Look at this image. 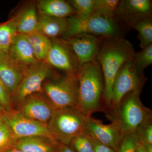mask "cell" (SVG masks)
Instances as JSON below:
<instances>
[{
    "mask_svg": "<svg viewBox=\"0 0 152 152\" xmlns=\"http://www.w3.org/2000/svg\"><path fill=\"white\" fill-rule=\"evenodd\" d=\"M135 52L133 45L124 37L102 39L96 61L100 65L103 76L104 110L110 106L113 83L117 72L125 63L132 60Z\"/></svg>",
    "mask_w": 152,
    "mask_h": 152,
    "instance_id": "6da1fadb",
    "label": "cell"
},
{
    "mask_svg": "<svg viewBox=\"0 0 152 152\" xmlns=\"http://www.w3.org/2000/svg\"><path fill=\"white\" fill-rule=\"evenodd\" d=\"M78 98L77 108L90 117L103 110L104 81L100 65L96 61L81 66L77 76Z\"/></svg>",
    "mask_w": 152,
    "mask_h": 152,
    "instance_id": "7a4b0ae2",
    "label": "cell"
},
{
    "mask_svg": "<svg viewBox=\"0 0 152 152\" xmlns=\"http://www.w3.org/2000/svg\"><path fill=\"white\" fill-rule=\"evenodd\" d=\"M141 92L125 95L116 107L105 112L112 123L116 125L122 136L137 132L142 125L152 120V111L140 99Z\"/></svg>",
    "mask_w": 152,
    "mask_h": 152,
    "instance_id": "3957f363",
    "label": "cell"
},
{
    "mask_svg": "<svg viewBox=\"0 0 152 152\" xmlns=\"http://www.w3.org/2000/svg\"><path fill=\"white\" fill-rule=\"evenodd\" d=\"M89 118L76 107H68L57 109L47 124L57 142L69 145L73 139L86 132Z\"/></svg>",
    "mask_w": 152,
    "mask_h": 152,
    "instance_id": "277c9868",
    "label": "cell"
},
{
    "mask_svg": "<svg viewBox=\"0 0 152 152\" xmlns=\"http://www.w3.org/2000/svg\"><path fill=\"white\" fill-rule=\"evenodd\" d=\"M69 28L63 39L80 34L93 35L103 38L124 37L127 29L114 18L92 16L80 18L76 15L67 18Z\"/></svg>",
    "mask_w": 152,
    "mask_h": 152,
    "instance_id": "5b68a950",
    "label": "cell"
},
{
    "mask_svg": "<svg viewBox=\"0 0 152 152\" xmlns=\"http://www.w3.org/2000/svg\"><path fill=\"white\" fill-rule=\"evenodd\" d=\"M42 88L44 94L57 109L77 107L78 98L77 77L58 75L46 80Z\"/></svg>",
    "mask_w": 152,
    "mask_h": 152,
    "instance_id": "8992f818",
    "label": "cell"
},
{
    "mask_svg": "<svg viewBox=\"0 0 152 152\" xmlns=\"http://www.w3.org/2000/svg\"><path fill=\"white\" fill-rule=\"evenodd\" d=\"M146 80L145 75H140L138 73L132 60L126 62L120 68L114 79L110 106L105 111L116 107L123 97L128 93L141 92Z\"/></svg>",
    "mask_w": 152,
    "mask_h": 152,
    "instance_id": "52a82bcc",
    "label": "cell"
},
{
    "mask_svg": "<svg viewBox=\"0 0 152 152\" xmlns=\"http://www.w3.org/2000/svg\"><path fill=\"white\" fill-rule=\"evenodd\" d=\"M55 73L53 68L45 62L37 61L28 67L23 78L12 96L13 105L16 106L29 95L44 93L43 83L47 79L53 77Z\"/></svg>",
    "mask_w": 152,
    "mask_h": 152,
    "instance_id": "ba28073f",
    "label": "cell"
},
{
    "mask_svg": "<svg viewBox=\"0 0 152 152\" xmlns=\"http://www.w3.org/2000/svg\"><path fill=\"white\" fill-rule=\"evenodd\" d=\"M51 39V46L45 62L64 72L66 75L77 77L81 65L67 42L62 38Z\"/></svg>",
    "mask_w": 152,
    "mask_h": 152,
    "instance_id": "9c48e42d",
    "label": "cell"
},
{
    "mask_svg": "<svg viewBox=\"0 0 152 152\" xmlns=\"http://www.w3.org/2000/svg\"><path fill=\"white\" fill-rule=\"evenodd\" d=\"M2 119L10 128L15 138L43 136L56 140L50 132L47 124L27 118L15 109L6 112Z\"/></svg>",
    "mask_w": 152,
    "mask_h": 152,
    "instance_id": "30bf717a",
    "label": "cell"
},
{
    "mask_svg": "<svg viewBox=\"0 0 152 152\" xmlns=\"http://www.w3.org/2000/svg\"><path fill=\"white\" fill-rule=\"evenodd\" d=\"M152 1L151 0H121L113 18L127 29L132 28L137 22L152 18Z\"/></svg>",
    "mask_w": 152,
    "mask_h": 152,
    "instance_id": "8fae6325",
    "label": "cell"
},
{
    "mask_svg": "<svg viewBox=\"0 0 152 152\" xmlns=\"http://www.w3.org/2000/svg\"><path fill=\"white\" fill-rule=\"evenodd\" d=\"M57 109L44 93H36L25 98L15 110L27 118L47 124Z\"/></svg>",
    "mask_w": 152,
    "mask_h": 152,
    "instance_id": "7c38bea8",
    "label": "cell"
},
{
    "mask_svg": "<svg viewBox=\"0 0 152 152\" xmlns=\"http://www.w3.org/2000/svg\"><path fill=\"white\" fill-rule=\"evenodd\" d=\"M102 39L93 35L83 34L65 40L72 48L81 66L86 63L96 61Z\"/></svg>",
    "mask_w": 152,
    "mask_h": 152,
    "instance_id": "4fadbf2b",
    "label": "cell"
},
{
    "mask_svg": "<svg viewBox=\"0 0 152 152\" xmlns=\"http://www.w3.org/2000/svg\"><path fill=\"white\" fill-rule=\"evenodd\" d=\"M86 133L92 138L117 151L122 136L119 129L113 123L104 124L101 120L90 117Z\"/></svg>",
    "mask_w": 152,
    "mask_h": 152,
    "instance_id": "5bb4252c",
    "label": "cell"
},
{
    "mask_svg": "<svg viewBox=\"0 0 152 152\" xmlns=\"http://www.w3.org/2000/svg\"><path fill=\"white\" fill-rule=\"evenodd\" d=\"M27 69L15 62L7 54L0 52V79L10 94L12 99Z\"/></svg>",
    "mask_w": 152,
    "mask_h": 152,
    "instance_id": "9a60e30c",
    "label": "cell"
},
{
    "mask_svg": "<svg viewBox=\"0 0 152 152\" xmlns=\"http://www.w3.org/2000/svg\"><path fill=\"white\" fill-rule=\"evenodd\" d=\"M7 54L15 62L25 68L37 61L26 35L23 34H18L16 36Z\"/></svg>",
    "mask_w": 152,
    "mask_h": 152,
    "instance_id": "2e32d148",
    "label": "cell"
},
{
    "mask_svg": "<svg viewBox=\"0 0 152 152\" xmlns=\"http://www.w3.org/2000/svg\"><path fill=\"white\" fill-rule=\"evenodd\" d=\"M60 143L43 136L16 138L12 147L23 152H58Z\"/></svg>",
    "mask_w": 152,
    "mask_h": 152,
    "instance_id": "e0dca14e",
    "label": "cell"
},
{
    "mask_svg": "<svg viewBox=\"0 0 152 152\" xmlns=\"http://www.w3.org/2000/svg\"><path fill=\"white\" fill-rule=\"evenodd\" d=\"M67 18H57L39 14L35 32L50 39L62 38L67 31Z\"/></svg>",
    "mask_w": 152,
    "mask_h": 152,
    "instance_id": "ac0fdd59",
    "label": "cell"
},
{
    "mask_svg": "<svg viewBox=\"0 0 152 152\" xmlns=\"http://www.w3.org/2000/svg\"><path fill=\"white\" fill-rule=\"evenodd\" d=\"M15 16L18 34H28L35 32L39 16L36 2L24 6Z\"/></svg>",
    "mask_w": 152,
    "mask_h": 152,
    "instance_id": "d6986e66",
    "label": "cell"
},
{
    "mask_svg": "<svg viewBox=\"0 0 152 152\" xmlns=\"http://www.w3.org/2000/svg\"><path fill=\"white\" fill-rule=\"evenodd\" d=\"M39 14L57 18H68L76 15L68 1L39 0L36 2Z\"/></svg>",
    "mask_w": 152,
    "mask_h": 152,
    "instance_id": "ffe728a7",
    "label": "cell"
},
{
    "mask_svg": "<svg viewBox=\"0 0 152 152\" xmlns=\"http://www.w3.org/2000/svg\"><path fill=\"white\" fill-rule=\"evenodd\" d=\"M25 35L32 48L37 60L45 62L51 46V39L37 32Z\"/></svg>",
    "mask_w": 152,
    "mask_h": 152,
    "instance_id": "44dd1931",
    "label": "cell"
},
{
    "mask_svg": "<svg viewBox=\"0 0 152 152\" xmlns=\"http://www.w3.org/2000/svg\"><path fill=\"white\" fill-rule=\"evenodd\" d=\"M18 34L15 15L4 23H0V52L8 54L11 44Z\"/></svg>",
    "mask_w": 152,
    "mask_h": 152,
    "instance_id": "7402d4cb",
    "label": "cell"
},
{
    "mask_svg": "<svg viewBox=\"0 0 152 152\" xmlns=\"http://www.w3.org/2000/svg\"><path fill=\"white\" fill-rule=\"evenodd\" d=\"M132 28L138 31V39L140 42V46L142 49L152 45V18L139 21L134 25Z\"/></svg>",
    "mask_w": 152,
    "mask_h": 152,
    "instance_id": "603a6c76",
    "label": "cell"
},
{
    "mask_svg": "<svg viewBox=\"0 0 152 152\" xmlns=\"http://www.w3.org/2000/svg\"><path fill=\"white\" fill-rule=\"evenodd\" d=\"M132 61L138 73L144 75L145 69L152 64V44L141 51L135 52Z\"/></svg>",
    "mask_w": 152,
    "mask_h": 152,
    "instance_id": "cb8c5ba5",
    "label": "cell"
},
{
    "mask_svg": "<svg viewBox=\"0 0 152 152\" xmlns=\"http://www.w3.org/2000/svg\"><path fill=\"white\" fill-rule=\"evenodd\" d=\"M68 2L78 18H87L93 16L95 0H70Z\"/></svg>",
    "mask_w": 152,
    "mask_h": 152,
    "instance_id": "d4e9b609",
    "label": "cell"
},
{
    "mask_svg": "<svg viewBox=\"0 0 152 152\" xmlns=\"http://www.w3.org/2000/svg\"><path fill=\"white\" fill-rule=\"evenodd\" d=\"M119 0H95L93 16L113 18Z\"/></svg>",
    "mask_w": 152,
    "mask_h": 152,
    "instance_id": "484cf974",
    "label": "cell"
},
{
    "mask_svg": "<svg viewBox=\"0 0 152 152\" xmlns=\"http://www.w3.org/2000/svg\"><path fill=\"white\" fill-rule=\"evenodd\" d=\"M15 139L10 128L2 119L0 120V152L12 148Z\"/></svg>",
    "mask_w": 152,
    "mask_h": 152,
    "instance_id": "4316f807",
    "label": "cell"
},
{
    "mask_svg": "<svg viewBox=\"0 0 152 152\" xmlns=\"http://www.w3.org/2000/svg\"><path fill=\"white\" fill-rule=\"evenodd\" d=\"M69 146L75 152H94L89 136L86 132L73 139Z\"/></svg>",
    "mask_w": 152,
    "mask_h": 152,
    "instance_id": "83f0119b",
    "label": "cell"
},
{
    "mask_svg": "<svg viewBox=\"0 0 152 152\" xmlns=\"http://www.w3.org/2000/svg\"><path fill=\"white\" fill-rule=\"evenodd\" d=\"M138 141L137 132L123 136L116 152H135Z\"/></svg>",
    "mask_w": 152,
    "mask_h": 152,
    "instance_id": "f1b7e54d",
    "label": "cell"
},
{
    "mask_svg": "<svg viewBox=\"0 0 152 152\" xmlns=\"http://www.w3.org/2000/svg\"><path fill=\"white\" fill-rule=\"evenodd\" d=\"M139 140L143 145H152V120L142 125L137 131Z\"/></svg>",
    "mask_w": 152,
    "mask_h": 152,
    "instance_id": "f546056e",
    "label": "cell"
},
{
    "mask_svg": "<svg viewBox=\"0 0 152 152\" xmlns=\"http://www.w3.org/2000/svg\"><path fill=\"white\" fill-rule=\"evenodd\" d=\"M0 104L6 112L13 109V102L12 96L6 88L0 79Z\"/></svg>",
    "mask_w": 152,
    "mask_h": 152,
    "instance_id": "4dcf8cb0",
    "label": "cell"
},
{
    "mask_svg": "<svg viewBox=\"0 0 152 152\" xmlns=\"http://www.w3.org/2000/svg\"><path fill=\"white\" fill-rule=\"evenodd\" d=\"M90 137V136H89ZM94 152H116L113 149L103 145L90 137Z\"/></svg>",
    "mask_w": 152,
    "mask_h": 152,
    "instance_id": "1f68e13d",
    "label": "cell"
},
{
    "mask_svg": "<svg viewBox=\"0 0 152 152\" xmlns=\"http://www.w3.org/2000/svg\"><path fill=\"white\" fill-rule=\"evenodd\" d=\"M58 152H75L69 145L60 143Z\"/></svg>",
    "mask_w": 152,
    "mask_h": 152,
    "instance_id": "d6a6232c",
    "label": "cell"
},
{
    "mask_svg": "<svg viewBox=\"0 0 152 152\" xmlns=\"http://www.w3.org/2000/svg\"><path fill=\"white\" fill-rule=\"evenodd\" d=\"M135 152H148L146 149L143 144L138 141L136 147Z\"/></svg>",
    "mask_w": 152,
    "mask_h": 152,
    "instance_id": "836d02e7",
    "label": "cell"
},
{
    "mask_svg": "<svg viewBox=\"0 0 152 152\" xmlns=\"http://www.w3.org/2000/svg\"><path fill=\"white\" fill-rule=\"evenodd\" d=\"M3 152H23L14 148H10Z\"/></svg>",
    "mask_w": 152,
    "mask_h": 152,
    "instance_id": "e575fe53",
    "label": "cell"
},
{
    "mask_svg": "<svg viewBox=\"0 0 152 152\" xmlns=\"http://www.w3.org/2000/svg\"><path fill=\"white\" fill-rule=\"evenodd\" d=\"M6 111L4 107L0 104V120L2 119L3 117L5 114Z\"/></svg>",
    "mask_w": 152,
    "mask_h": 152,
    "instance_id": "d590c367",
    "label": "cell"
}]
</instances>
